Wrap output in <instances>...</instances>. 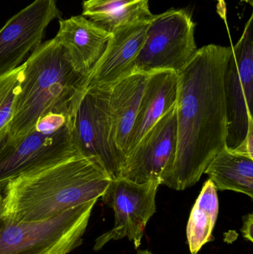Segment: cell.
<instances>
[{
	"instance_id": "obj_5",
	"label": "cell",
	"mask_w": 253,
	"mask_h": 254,
	"mask_svg": "<svg viewBox=\"0 0 253 254\" xmlns=\"http://www.w3.org/2000/svg\"><path fill=\"white\" fill-rule=\"evenodd\" d=\"M68 121L65 115L49 113L20 140L0 144L1 189L23 172L80 154Z\"/></svg>"
},
{
	"instance_id": "obj_13",
	"label": "cell",
	"mask_w": 253,
	"mask_h": 254,
	"mask_svg": "<svg viewBox=\"0 0 253 254\" xmlns=\"http://www.w3.org/2000/svg\"><path fill=\"white\" fill-rule=\"evenodd\" d=\"M111 37V33L80 15L60 19L55 39L63 48L74 69L89 77Z\"/></svg>"
},
{
	"instance_id": "obj_2",
	"label": "cell",
	"mask_w": 253,
	"mask_h": 254,
	"mask_svg": "<svg viewBox=\"0 0 253 254\" xmlns=\"http://www.w3.org/2000/svg\"><path fill=\"white\" fill-rule=\"evenodd\" d=\"M111 180L97 158L80 154L27 170L4 186L2 218L19 222L49 219L98 201Z\"/></svg>"
},
{
	"instance_id": "obj_8",
	"label": "cell",
	"mask_w": 253,
	"mask_h": 254,
	"mask_svg": "<svg viewBox=\"0 0 253 254\" xmlns=\"http://www.w3.org/2000/svg\"><path fill=\"white\" fill-rule=\"evenodd\" d=\"M227 133L225 148L237 149L246 138L253 122V16L229 58L224 75Z\"/></svg>"
},
{
	"instance_id": "obj_18",
	"label": "cell",
	"mask_w": 253,
	"mask_h": 254,
	"mask_svg": "<svg viewBox=\"0 0 253 254\" xmlns=\"http://www.w3.org/2000/svg\"><path fill=\"white\" fill-rule=\"evenodd\" d=\"M218 211L217 190L209 179L203 184L187 223V243L192 254H197L203 246L213 240L212 233Z\"/></svg>"
},
{
	"instance_id": "obj_4",
	"label": "cell",
	"mask_w": 253,
	"mask_h": 254,
	"mask_svg": "<svg viewBox=\"0 0 253 254\" xmlns=\"http://www.w3.org/2000/svg\"><path fill=\"white\" fill-rule=\"evenodd\" d=\"M98 201L71 207L49 219H0V254H69L81 246Z\"/></svg>"
},
{
	"instance_id": "obj_14",
	"label": "cell",
	"mask_w": 253,
	"mask_h": 254,
	"mask_svg": "<svg viewBox=\"0 0 253 254\" xmlns=\"http://www.w3.org/2000/svg\"><path fill=\"white\" fill-rule=\"evenodd\" d=\"M178 91V73L166 70L150 74L128 139L126 156L147 131L175 107Z\"/></svg>"
},
{
	"instance_id": "obj_12",
	"label": "cell",
	"mask_w": 253,
	"mask_h": 254,
	"mask_svg": "<svg viewBox=\"0 0 253 254\" xmlns=\"http://www.w3.org/2000/svg\"><path fill=\"white\" fill-rule=\"evenodd\" d=\"M151 19L128 25L111 34L105 52L89 74L87 87L110 86L132 73Z\"/></svg>"
},
{
	"instance_id": "obj_23",
	"label": "cell",
	"mask_w": 253,
	"mask_h": 254,
	"mask_svg": "<svg viewBox=\"0 0 253 254\" xmlns=\"http://www.w3.org/2000/svg\"><path fill=\"white\" fill-rule=\"evenodd\" d=\"M3 211V195L1 193V188H0V219L2 217Z\"/></svg>"
},
{
	"instance_id": "obj_17",
	"label": "cell",
	"mask_w": 253,
	"mask_h": 254,
	"mask_svg": "<svg viewBox=\"0 0 253 254\" xmlns=\"http://www.w3.org/2000/svg\"><path fill=\"white\" fill-rule=\"evenodd\" d=\"M217 191L231 190L253 198V159L224 148L205 169Z\"/></svg>"
},
{
	"instance_id": "obj_1",
	"label": "cell",
	"mask_w": 253,
	"mask_h": 254,
	"mask_svg": "<svg viewBox=\"0 0 253 254\" xmlns=\"http://www.w3.org/2000/svg\"><path fill=\"white\" fill-rule=\"evenodd\" d=\"M232 52L233 46H203L178 71L176 155L161 185L175 190L191 188L225 148L224 75Z\"/></svg>"
},
{
	"instance_id": "obj_9",
	"label": "cell",
	"mask_w": 253,
	"mask_h": 254,
	"mask_svg": "<svg viewBox=\"0 0 253 254\" xmlns=\"http://www.w3.org/2000/svg\"><path fill=\"white\" fill-rule=\"evenodd\" d=\"M161 182L137 183L124 178L112 179L102 198L114 210V227L95 240L94 250H101L108 242L127 238L135 249L141 246L146 227L156 211L155 198Z\"/></svg>"
},
{
	"instance_id": "obj_16",
	"label": "cell",
	"mask_w": 253,
	"mask_h": 254,
	"mask_svg": "<svg viewBox=\"0 0 253 254\" xmlns=\"http://www.w3.org/2000/svg\"><path fill=\"white\" fill-rule=\"evenodd\" d=\"M82 15L111 34L153 16L149 0H86Z\"/></svg>"
},
{
	"instance_id": "obj_15",
	"label": "cell",
	"mask_w": 253,
	"mask_h": 254,
	"mask_svg": "<svg viewBox=\"0 0 253 254\" xmlns=\"http://www.w3.org/2000/svg\"><path fill=\"white\" fill-rule=\"evenodd\" d=\"M149 75L142 72L131 73L110 87L108 112L113 140L125 158L128 139L136 119Z\"/></svg>"
},
{
	"instance_id": "obj_11",
	"label": "cell",
	"mask_w": 253,
	"mask_h": 254,
	"mask_svg": "<svg viewBox=\"0 0 253 254\" xmlns=\"http://www.w3.org/2000/svg\"><path fill=\"white\" fill-rule=\"evenodd\" d=\"M61 12L56 0H34L0 30V76L16 69L42 43L45 30Z\"/></svg>"
},
{
	"instance_id": "obj_10",
	"label": "cell",
	"mask_w": 253,
	"mask_h": 254,
	"mask_svg": "<svg viewBox=\"0 0 253 254\" xmlns=\"http://www.w3.org/2000/svg\"><path fill=\"white\" fill-rule=\"evenodd\" d=\"M177 140L175 106L147 131L126 155L119 177L137 183L158 180L162 184L173 167Z\"/></svg>"
},
{
	"instance_id": "obj_7",
	"label": "cell",
	"mask_w": 253,
	"mask_h": 254,
	"mask_svg": "<svg viewBox=\"0 0 253 254\" xmlns=\"http://www.w3.org/2000/svg\"><path fill=\"white\" fill-rule=\"evenodd\" d=\"M110 87H87L68 125L79 152L97 158L114 179L120 176L125 156L113 140L108 112Z\"/></svg>"
},
{
	"instance_id": "obj_24",
	"label": "cell",
	"mask_w": 253,
	"mask_h": 254,
	"mask_svg": "<svg viewBox=\"0 0 253 254\" xmlns=\"http://www.w3.org/2000/svg\"><path fill=\"white\" fill-rule=\"evenodd\" d=\"M153 254L148 250H140L138 251V254Z\"/></svg>"
},
{
	"instance_id": "obj_6",
	"label": "cell",
	"mask_w": 253,
	"mask_h": 254,
	"mask_svg": "<svg viewBox=\"0 0 253 254\" xmlns=\"http://www.w3.org/2000/svg\"><path fill=\"white\" fill-rule=\"evenodd\" d=\"M196 23L185 9L153 15L132 73L181 71L197 52Z\"/></svg>"
},
{
	"instance_id": "obj_19",
	"label": "cell",
	"mask_w": 253,
	"mask_h": 254,
	"mask_svg": "<svg viewBox=\"0 0 253 254\" xmlns=\"http://www.w3.org/2000/svg\"><path fill=\"white\" fill-rule=\"evenodd\" d=\"M25 65L0 76V144L8 135L24 77Z\"/></svg>"
},
{
	"instance_id": "obj_21",
	"label": "cell",
	"mask_w": 253,
	"mask_h": 254,
	"mask_svg": "<svg viewBox=\"0 0 253 254\" xmlns=\"http://www.w3.org/2000/svg\"><path fill=\"white\" fill-rule=\"evenodd\" d=\"M243 228H242V234L246 240L253 243V215L249 213L243 217Z\"/></svg>"
},
{
	"instance_id": "obj_3",
	"label": "cell",
	"mask_w": 253,
	"mask_h": 254,
	"mask_svg": "<svg viewBox=\"0 0 253 254\" xmlns=\"http://www.w3.org/2000/svg\"><path fill=\"white\" fill-rule=\"evenodd\" d=\"M24 65L23 80L6 143L25 137L49 113L65 115L71 121L87 89L89 77L74 69L55 37L41 43Z\"/></svg>"
},
{
	"instance_id": "obj_20",
	"label": "cell",
	"mask_w": 253,
	"mask_h": 254,
	"mask_svg": "<svg viewBox=\"0 0 253 254\" xmlns=\"http://www.w3.org/2000/svg\"><path fill=\"white\" fill-rule=\"evenodd\" d=\"M233 152L246 155L253 159V122L250 125L249 131L242 144Z\"/></svg>"
},
{
	"instance_id": "obj_22",
	"label": "cell",
	"mask_w": 253,
	"mask_h": 254,
	"mask_svg": "<svg viewBox=\"0 0 253 254\" xmlns=\"http://www.w3.org/2000/svg\"><path fill=\"white\" fill-rule=\"evenodd\" d=\"M218 1L217 4V12L222 19H226L227 16V6H226L225 0H216Z\"/></svg>"
}]
</instances>
